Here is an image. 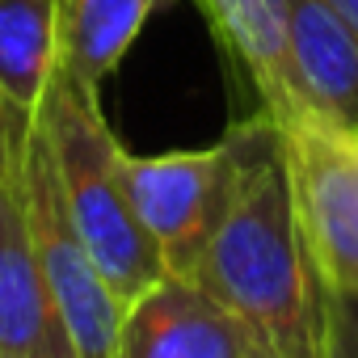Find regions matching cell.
I'll return each instance as SVG.
<instances>
[{"label":"cell","instance_id":"12","mask_svg":"<svg viewBox=\"0 0 358 358\" xmlns=\"http://www.w3.org/2000/svg\"><path fill=\"white\" fill-rule=\"evenodd\" d=\"M320 358H358V291H324Z\"/></svg>","mask_w":358,"mask_h":358},{"label":"cell","instance_id":"15","mask_svg":"<svg viewBox=\"0 0 358 358\" xmlns=\"http://www.w3.org/2000/svg\"><path fill=\"white\" fill-rule=\"evenodd\" d=\"M0 358H43V354H0Z\"/></svg>","mask_w":358,"mask_h":358},{"label":"cell","instance_id":"7","mask_svg":"<svg viewBox=\"0 0 358 358\" xmlns=\"http://www.w3.org/2000/svg\"><path fill=\"white\" fill-rule=\"evenodd\" d=\"M253 345L249 324L199 278L164 274L122 308L114 358H245Z\"/></svg>","mask_w":358,"mask_h":358},{"label":"cell","instance_id":"1","mask_svg":"<svg viewBox=\"0 0 358 358\" xmlns=\"http://www.w3.org/2000/svg\"><path fill=\"white\" fill-rule=\"evenodd\" d=\"M194 278L236 312L274 358H320L324 287L295 220L278 127L266 110L249 118L236 194Z\"/></svg>","mask_w":358,"mask_h":358},{"label":"cell","instance_id":"5","mask_svg":"<svg viewBox=\"0 0 358 358\" xmlns=\"http://www.w3.org/2000/svg\"><path fill=\"white\" fill-rule=\"evenodd\" d=\"M34 114L0 101V354L76 358L68 329L47 295L30 232V156Z\"/></svg>","mask_w":358,"mask_h":358},{"label":"cell","instance_id":"2","mask_svg":"<svg viewBox=\"0 0 358 358\" xmlns=\"http://www.w3.org/2000/svg\"><path fill=\"white\" fill-rule=\"evenodd\" d=\"M38 131L47 139L68 220L89 249L93 266L101 270L106 287L118 295V303H135L152 282H160L169 270L160 262L156 241L139 224L127 186L118 177V152L110 122L101 118L97 89L80 85L64 68L55 72L43 106L34 110Z\"/></svg>","mask_w":358,"mask_h":358},{"label":"cell","instance_id":"8","mask_svg":"<svg viewBox=\"0 0 358 358\" xmlns=\"http://www.w3.org/2000/svg\"><path fill=\"white\" fill-rule=\"evenodd\" d=\"M287 80L295 106L354 122L358 30L324 0H287Z\"/></svg>","mask_w":358,"mask_h":358},{"label":"cell","instance_id":"14","mask_svg":"<svg viewBox=\"0 0 358 358\" xmlns=\"http://www.w3.org/2000/svg\"><path fill=\"white\" fill-rule=\"evenodd\" d=\"M245 358H274V354H270V350H266V345H253V350H249V354H245Z\"/></svg>","mask_w":358,"mask_h":358},{"label":"cell","instance_id":"16","mask_svg":"<svg viewBox=\"0 0 358 358\" xmlns=\"http://www.w3.org/2000/svg\"><path fill=\"white\" fill-rule=\"evenodd\" d=\"M354 127H358V114H354Z\"/></svg>","mask_w":358,"mask_h":358},{"label":"cell","instance_id":"11","mask_svg":"<svg viewBox=\"0 0 358 358\" xmlns=\"http://www.w3.org/2000/svg\"><path fill=\"white\" fill-rule=\"evenodd\" d=\"M59 72L55 0H0V101L38 110Z\"/></svg>","mask_w":358,"mask_h":358},{"label":"cell","instance_id":"9","mask_svg":"<svg viewBox=\"0 0 358 358\" xmlns=\"http://www.w3.org/2000/svg\"><path fill=\"white\" fill-rule=\"evenodd\" d=\"M215 38L253 80L262 110L270 118L287 114L291 80H287V0H203Z\"/></svg>","mask_w":358,"mask_h":358},{"label":"cell","instance_id":"13","mask_svg":"<svg viewBox=\"0 0 358 358\" xmlns=\"http://www.w3.org/2000/svg\"><path fill=\"white\" fill-rule=\"evenodd\" d=\"M324 5H329L333 13H341V17L358 30V0H324Z\"/></svg>","mask_w":358,"mask_h":358},{"label":"cell","instance_id":"3","mask_svg":"<svg viewBox=\"0 0 358 358\" xmlns=\"http://www.w3.org/2000/svg\"><path fill=\"white\" fill-rule=\"evenodd\" d=\"M245 148H249V118L236 122L211 148L160 152V156H135L127 148L118 152V177L127 186V199L148 236L156 241L169 274L182 278L199 274L207 245L236 194Z\"/></svg>","mask_w":358,"mask_h":358},{"label":"cell","instance_id":"6","mask_svg":"<svg viewBox=\"0 0 358 358\" xmlns=\"http://www.w3.org/2000/svg\"><path fill=\"white\" fill-rule=\"evenodd\" d=\"M26 190H30V232H34L43 282H47V295L68 329L76 358H114L122 303L106 287L101 270L93 266L89 249L80 245V236L68 220L64 190H59L47 139L38 131V118H34L30 156H26Z\"/></svg>","mask_w":358,"mask_h":358},{"label":"cell","instance_id":"10","mask_svg":"<svg viewBox=\"0 0 358 358\" xmlns=\"http://www.w3.org/2000/svg\"><path fill=\"white\" fill-rule=\"evenodd\" d=\"M59 9V68L80 85L101 89L118 72L160 0H55Z\"/></svg>","mask_w":358,"mask_h":358},{"label":"cell","instance_id":"4","mask_svg":"<svg viewBox=\"0 0 358 358\" xmlns=\"http://www.w3.org/2000/svg\"><path fill=\"white\" fill-rule=\"evenodd\" d=\"M295 220L324 291H358V127L295 106L278 118Z\"/></svg>","mask_w":358,"mask_h":358}]
</instances>
